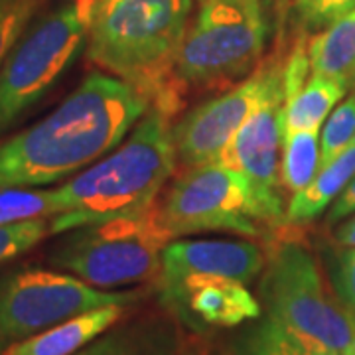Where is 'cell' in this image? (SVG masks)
Here are the masks:
<instances>
[{"label": "cell", "mask_w": 355, "mask_h": 355, "mask_svg": "<svg viewBox=\"0 0 355 355\" xmlns=\"http://www.w3.org/2000/svg\"><path fill=\"white\" fill-rule=\"evenodd\" d=\"M288 6H291V0H275V8H277V16H279L280 28L284 26L286 12H288Z\"/></svg>", "instance_id": "obj_31"}, {"label": "cell", "mask_w": 355, "mask_h": 355, "mask_svg": "<svg viewBox=\"0 0 355 355\" xmlns=\"http://www.w3.org/2000/svg\"><path fill=\"white\" fill-rule=\"evenodd\" d=\"M265 265L266 254L257 243L251 241H170L162 253L160 284L190 275H217L249 284L263 272Z\"/></svg>", "instance_id": "obj_13"}, {"label": "cell", "mask_w": 355, "mask_h": 355, "mask_svg": "<svg viewBox=\"0 0 355 355\" xmlns=\"http://www.w3.org/2000/svg\"><path fill=\"white\" fill-rule=\"evenodd\" d=\"M95 2H97V0H76L79 12H81V16H83L87 22L91 20V12H93V6H95Z\"/></svg>", "instance_id": "obj_30"}, {"label": "cell", "mask_w": 355, "mask_h": 355, "mask_svg": "<svg viewBox=\"0 0 355 355\" xmlns=\"http://www.w3.org/2000/svg\"><path fill=\"white\" fill-rule=\"evenodd\" d=\"M62 214V203L55 190L8 188L0 190V225L26 219L55 217Z\"/></svg>", "instance_id": "obj_21"}, {"label": "cell", "mask_w": 355, "mask_h": 355, "mask_svg": "<svg viewBox=\"0 0 355 355\" xmlns=\"http://www.w3.org/2000/svg\"><path fill=\"white\" fill-rule=\"evenodd\" d=\"M326 277L355 320V247L324 251Z\"/></svg>", "instance_id": "obj_25"}, {"label": "cell", "mask_w": 355, "mask_h": 355, "mask_svg": "<svg viewBox=\"0 0 355 355\" xmlns=\"http://www.w3.org/2000/svg\"><path fill=\"white\" fill-rule=\"evenodd\" d=\"M331 239L338 247H355V214L349 216L347 221H343L342 225L334 229Z\"/></svg>", "instance_id": "obj_28"}, {"label": "cell", "mask_w": 355, "mask_h": 355, "mask_svg": "<svg viewBox=\"0 0 355 355\" xmlns=\"http://www.w3.org/2000/svg\"><path fill=\"white\" fill-rule=\"evenodd\" d=\"M44 0H0V67Z\"/></svg>", "instance_id": "obj_23"}, {"label": "cell", "mask_w": 355, "mask_h": 355, "mask_svg": "<svg viewBox=\"0 0 355 355\" xmlns=\"http://www.w3.org/2000/svg\"><path fill=\"white\" fill-rule=\"evenodd\" d=\"M355 214V176L349 180V184L342 190V193L334 200L331 207L328 209L326 216V225H336L345 217L354 216Z\"/></svg>", "instance_id": "obj_27"}, {"label": "cell", "mask_w": 355, "mask_h": 355, "mask_svg": "<svg viewBox=\"0 0 355 355\" xmlns=\"http://www.w3.org/2000/svg\"><path fill=\"white\" fill-rule=\"evenodd\" d=\"M142 291H103L67 272L20 268L0 279V352L103 306H135Z\"/></svg>", "instance_id": "obj_9"}, {"label": "cell", "mask_w": 355, "mask_h": 355, "mask_svg": "<svg viewBox=\"0 0 355 355\" xmlns=\"http://www.w3.org/2000/svg\"><path fill=\"white\" fill-rule=\"evenodd\" d=\"M150 107L127 81L91 71L48 116L0 142V190L48 186L85 170L111 153Z\"/></svg>", "instance_id": "obj_1"}, {"label": "cell", "mask_w": 355, "mask_h": 355, "mask_svg": "<svg viewBox=\"0 0 355 355\" xmlns=\"http://www.w3.org/2000/svg\"><path fill=\"white\" fill-rule=\"evenodd\" d=\"M89 22L65 4L28 26L0 67V135L50 91L87 42Z\"/></svg>", "instance_id": "obj_8"}, {"label": "cell", "mask_w": 355, "mask_h": 355, "mask_svg": "<svg viewBox=\"0 0 355 355\" xmlns=\"http://www.w3.org/2000/svg\"><path fill=\"white\" fill-rule=\"evenodd\" d=\"M172 116L150 107L109 156L55 188L62 214L51 235L150 207L178 164Z\"/></svg>", "instance_id": "obj_3"}, {"label": "cell", "mask_w": 355, "mask_h": 355, "mask_svg": "<svg viewBox=\"0 0 355 355\" xmlns=\"http://www.w3.org/2000/svg\"><path fill=\"white\" fill-rule=\"evenodd\" d=\"M320 172V128L282 137L280 184L291 193L302 191Z\"/></svg>", "instance_id": "obj_19"}, {"label": "cell", "mask_w": 355, "mask_h": 355, "mask_svg": "<svg viewBox=\"0 0 355 355\" xmlns=\"http://www.w3.org/2000/svg\"><path fill=\"white\" fill-rule=\"evenodd\" d=\"M160 214L172 239L203 231L259 237L263 225L279 223L251 182L219 162L188 168L166 193Z\"/></svg>", "instance_id": "obj_7"}, {"label": "cell", "mask_w": 355, "mask_h": 355, "mask_svg": "<svg viewBox=\"0 0 355 355\" xmlns=\"http://www.w3.org/2000/svg\"><path fill=\"white\" fill-rule=\"evenodd\" d=\"M172 239L160 203L65 231L51 247L50 263L89 284L111 291L160 277L162 253Z\"/></svg>", "instance_id": "obj_4"}, {"label": "cell", "mask_w": 355, "mask_h": 355, "mask_svg": "<svg viewBox=\"0 0 355 355\" xmlns=\"http://www.w3.org/2000/svg\"><path fill=\"white\" fill-rule=\"evenodd\" d=\"M259 300L288 330L334 355H355V320L316 259L298 239H282L261 272Z\"/></svg>", "instance_id": "obj_5"}, {"label": "cell", "mask_w": 355, "mask_h": 355, "mask_svg": "<svg viewBox=\"0 0 355 355\" xmlns=\"http://www.w3.org/2000/svg\"><path fill=\"white\" fill-rule=\"evenodd\" d=\"M347 89L349 85L340 79L310 76L304 87L284 103L282 137L298 130L322 127V123L328 119L334 107L345 97Z\"/></svg>", "instance_id": "obj_18"}, {"label": "cell", "mask_w": 355, "mask_h": 355, "mask_svg": "<svg viewBox=\"0 0 355 355\" xmlns=\"http://www.w3.org/2000/svg\"><path fill=\"white\" fill-rule=\"evenodd\" d=\"M355 139V93L342 101L330 114L322 128L320 139V170L345 153Z\"/></svg>", "instance_id": "obj_22"}, {"label": "cell", "mask_w": 355, "mask_h": 355, "mask_svg": "<svg viewBox=\"0 0 355 355\" xmlns=\"http://www.w3.org/2000/svg\"><path fill=\"white\" fill-rule=\"evenodd\" d=\"M352 87H354V89H355V79H354V85H352Z\"/></svg>", "instance_id": "obj_32"}, {"label": "cell", "mask_w": 355, "mask_h": 355, "mask_svg": "<svg viewBox=\"0 0 355 355\" xmlns=\"http://www.w3.org/2000/svg\"><path fill=\"white\" fill-rule=\"evenodd\" d=\"M130 306H103L8 345L4 355H73L114 328Z\"/></svg>", "instance_id": "obj_14"}, {"label": "cell", "mask_w": 355, "mask_h": 355, "mask_svg": "<svg viewBox=\"0 0 355 355\" xmlns=\"http://www.w3.org/2000/svg\"><path fill=\"white\" fill-rule=\"evenodd\" d=\"M164 300L190 326L235 328L261 318V300L241 280L217 275H190L162 284Z\"/></svg>", "instance_id": "obj_12"}, {"label": "cell", "mask_w": 355, "mask_h": 355, "mask_svg": "<svg viewBox=\"0 0 355 355\" xmlns=\"http://www.w3.org/2000/svg\"><path fill=\"white\" fill-rule=\"evenodd\" d=\"M284 65V64H282ZM282 111L284 87L282 71L257 103L241 128L233 135L219 154L217 162L239 170L263 200L270 214L284 221V205L280 196V148H282Z\"/></svg>", "instance_id": "obj_11"}, {"label": "cell", "mask_w": 355, "mask_h": 355, "mask_svg": "<svg viewBox=\"0 0 355 355\" xmlns=\"http://www.w3.org/2000/svg\"><path fill=\"white\" fill-rule=\"evenodd\" d=\"M191 8L193 0H97L87 30L89 62L174 116L184 103L174 67Z\"/></svg>", "instance_id": "obj_2"}, {"label": "cell", "mask_w": 355, "mask_h": 355, "mask_svg": "<svg viewBox=\"0 0 355 355\" xmlns=\"http://www.w3.org/2000/svg\"><path fill=\"white\" fill-rule=\"evenodd\" d=\"M176 328L164 320H142L105 331L101 338L73 355H178Z\"/></svg>", "instance_id": "obj_15"}, {"label": "cell", "mask_w": 355, "mask_h": 355, "mask_svg": "<svg viewBox=\"0 0 355 355\" xmlns=\"http://www.w3.org/2000/svg\"><path fill=\"white\" fill-rule=\"evenodd\" d=\"M354 144H355V139H354Z\"/></svg>", "instance_id": "obj_35"}, {"label": "cell", "mask_w": 355, "mask_h": 355, "mask_svg": "<svg viewBox=\"0 0 355 355\" xmlns=\"http://www.w3.org/2000/svg\"><path fill=\"white\" fill-rule=\"evenodd\" d=\"M0 355H4V354H2V352H0Z\"/></svg>", "instance_id": "obj_34"}, {"label": "cell", "mask_w": 355, "mask_h": 355, "mask_svg": "<svg viewBox=\"0 0 355 355\" xmlns=\"http://www.w3.org/2000/svg\"><path fill=\"white\" fill-rule=\"evenodd\" d=\"M198 2H203V0H198Z\"/></svg>", "instance_id": "obj_33"}, {"label": "cell", "mask_w": 355, "mask_h": 355, "mask_svg": "<svg viewBox=\"0 0 355 355\" xmlns=\"http://www.w3.org/2000/svg\"><path fill=\"white\" fill-rule=\"evenodd\" d=\"M280 71L282 65L277 60H266L229 91L184 114L172 127L178 162L186 170L217 162Z\"/></svg>", "instance_id": "obj_10"}, {"label": "cell", "mask_w": 355, "mask_h": 355, "mask_svg": "<svg viewBox=\"0 0 355 355\" xmlns=\"http://www.w3.org/2000/svg\"><path fill=\"white\" fill-rule=\"evenodd\" d=\"M294 334V331H292ZM296 336V340H298V345H300V352L302 355H334L331 352H328L326 347H322L320 343H316L314 340H308L304 336H298V334H294Z\"/></svg>", "instance_id": "obj_29"}, {"label": "cell", "mask_w": 355, "mask_h": 355, "mask_svg": "<svg viewBox=\"0 0 355 355\" xmlns=\"http://www.w3.org/2000/svg\"><path fill=\"white\" fill-rule=\"evenodd\" d=\"M50 221V217H38L0 225V265L30 251L46 235H51Z\"/></svg>", "instance_id": "obj_24"}, {"label": "cell", "mask_w": 355, "mask_h": 355, "mask_svg": "<svg viewBox=\"0 0 355 355\" xmlns=\"http://www.w3.org/2000/svg\"><path fill=\"white\" fill-rule=\"evenodd\" d=\"M265 42L261 0H203L178 51L174 85L180 99L191 87L214 89L251 73Z\"/></svg>", "instance_id": "obj_6"}, {"label": "cell", "mask_w": 355, "mask_h": 355, "mask_svg": "<svg viewBox=\"0 0 355 355\" xmlns=\"http://www.w3.org/2000/svg\"><path fill=\"white\" fill-rule=\"evenodd\" d=\"M229 355H302L296 336L279 320L257 318L231 342Z\"/></svg>", "instance_id": "obj_20"}, {"label": "cell", "mask_w": 355, "mask_h": 355, "mask_svg": "<svg viewBox=\"0 0 355 355\" xmlns=\"http://www.w3.org/2000/svg\"><path fill=\"white\" fill-rule=\"evenodd\" d=\"M355 176V144L342 153L334 162L322 168L318 176L298 193H292L286 205L284 221L286 223H308L322 216L342 190Z\"/></svg>", "instance_id": "obj_17"}, {"label": "cell", "mask_w": 355, "mask_h": 355, "mask_svg": "<svg viewBox=\"0 0 355 355\" xmlns=\"http://www.w3.org/2000/svg\"><path fill=\"white\" fill-rule=\"evenodd\" d=\"M308 58L312 76L340 79L352 87L355 79V10L308 40Z\"/></svg>", "instance_id": "obj_16"}, {"label": "cell", "mask_w": 355, "mask_h": 355, "mask_svg": "<svg viewBox=\"0 0 355 355\" xmlns=\"http://www.w3.org/2000/svg\"><path fill=\"white\" fill-rule=\"evenodd\" d=\"M296 20L304 30H320L355 10V0H291Z\"/></svg>", "instance_id": "obj_26"}]
</instances>
